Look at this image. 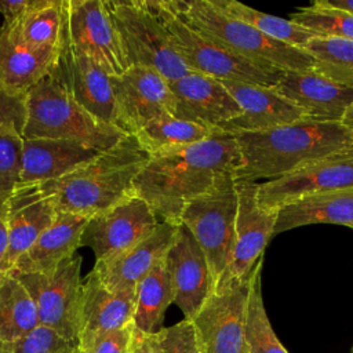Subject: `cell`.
I'll use <instances>...</instances> for the list:
<instances>
[{
  "mask_svg": "<svg viewBox=\"0 0 353 353\" xmlns=\"http://www.w3.org/2000/svg\"><path fill=\"white\" fill-rule=\"evenodd\" d=\"M241 165L233 134L214 130L204 141L150 154L134 182L143 199L163 222L181 225L185 205L208 192L226 174Z\"/></svg>",
  "mask_w": 353,
  "mask_h": 353,
  "instance_id": "1",
  "label": "cell"
},
{
  "mask_svg": "<svg viewBox=\"0 0 353 353\" xmlns=\"http://www.w3.org/2000/svg\"><path fill=\"white\" fill-rule=\"evenodd\" d=\"M234 137L241 154V165L233 174L236 182L270 181L307 164L353 153V132L342 123L303 119Z\"/></svg>",
  "mask_w": 353,
  "mask_h": 353,
  "instance_id": "2",
  "label": "cell"
},
{
  "mask_svg": "<svg viewBox=\"0 0 353 353\" xmlns=\"http://www.w3.org/2000/svg\"><path fill=\"white\" fill-rule=\"evenodd\" d=\"M150 154L132 134L43 189L52 196L58 211L91 218L135 196L134 182Z\"/></svg>",
  "mask_w": 353,
  "mask_h": 353,
  "instance_id": "3",
  "label": "cell"
},
{
  "mask_svg": "<svg viewBox=\"0 0 353 353\" xmlns=\"http://www.w3.org/2000/svg\"><path fill=\"white\" fill-rule=\"evenodd\" d=\"M172 1L175 14L192 29L252 63L284 72L314 69L316 61L306 50L261 33L251 25L223 14L210 0Z\"/></svg>",
  "mask_w": 353,
  "mask_h": 353,
  "instance_id": "4",
  "label": "cell"
},
{
  "mask_svg": "<svg viewBox=\"0 0 353 353\" xmlns=\"http://www.w3.org/2000/svg\"><path fill=\"white\" fill-rule=\"evenodd\" d=\"M125 135L85 110L50 73L28 91L25 139H69L103 152Z\"/></svg>",
  "mask_w": 353,
  "mask_h": 353,
  "instance_id": "5",
  "label": "cell"
},
{
  "mask_svg": "<svg viewBox=\"0 0 353 353\" xmlns=\"http://www.w3.org/2000/svg\"><path fill=\"white\" fill-rule=\"evenodd\" d=\"M236 214V181L233 174H226L208 192L190 200L181 215V225L193 234L207 258L212 292L230 284Z\"/></svg>",
  "mask_w": 353,
  "mask_h": 353,
  "instance_id": "6",
  "label": "cell"
},
{
  "mask_svg": "<svg viewBox=\"0 0 353 353\" xmlns=\"http://www.w3.org/2000/svg\"><path fill=\"white\" fill-rule=\"evenodd\" d=\"M142 3L164 23L172 47L193 73L218 80H232L266 87H276L285 73L276 68H265L252 63L200 34L175 14L172 0H142Z\"/></svg>",
  "mask_w": 353,
  "mask_h": 353,
  "instance_id": "7",
  "label": "cell"
},
{
  "mask_svg": "<svg viewBox=\"0 0 353 353\" xmlns=\"http://www.w3.org/2000/svg\"><path fill=\"white\" fill-rule=\"evenodd\" d=\"M130 66H146L170 83L193 73L172 47L164 23L142 0L106 1Z\"/></svg>",
  "mask_w": 353,
  "mask_h": 353,
  "instance_id": "8",
  "label": "cell"
},
{
  "mask_svg": "<svg viewBox=\"0 0 353 353\" xmlns=\"http://www.w3.org/2000/svg\"><path fill=\"white\" fill-rule=\"evenodd\" d=\"M81 256H72L46 272L12 273L33 298L40 325L77 343L81 294Z\"/></svg>",
  "mask_w": 353,
  "mask_h": 353,
  "instance_id": "9",
  "label": "cell"
},
{
  "mask_svg": "<svg viewBox=\"0 0 353 353\" xmlns=\"http://www.w3.org/2000/svg\"><path fill=\"white\" fill-rule=\"evenodd\" d=\"M63 34L110 76L130 68L106 1L63 0Z\"/></svg>",
  "mask_w": 353,
  "mask_h": 353,
  "instance_id": "10",
  "label": "cell"
},
{
  "mask_svg": "<svg viewBox=\"0 0 353 353\" xmlns=\"http://www.w3.org/2000/svg\"><path fill=\"white\" fill-rule=\"evenodd\" d=\"M250 277L212 292L197 314L189 320L201 353H248L245 313Z\"/></svg>",
  "mask_w": 353,
  "mask_h": 353,
  "instance_id": "11",
  "label": "cell"
},
{
  "mask_svg": "<svg viewBox=\"0 0 353 353\" xmlns=\"http://www.w3.org/2000/svg\"><path fill=\"white\" fill-rule=\"evenodd\" d=\"M159 222L149 204L135 194L88 218L81 245L91 248L97 261H106L138 244Z\"/></svg>",
  "mask_w": 353,
  "mask_h": 353,
  "instance_id": "12",
  "label": "cell"
},
{
  "mask_svg": "<svg viewBox=\"0 0 353 353\" xmlns=\"http://www.w3.org/2000/svg\"><path fill=\"white\" fill-rule=\"evenodd\" d=\"M119 125L127 134H135L146 123L174 114L175 98L170 81L156 70L132 65L119 76H110Z\"/></svg>",
  "mask_w": 353,
  "mask_h": 353,
  "instance_id": "13",
  "label": "cell"
},
{
  "mask_svg": "<svg viewBox=\"0 0 353 353\" xmlns=\"http://www.w3.org/2000/svg\"><path fill=\"white\" fill-rule=\"evenodd\" d=\"M50 74L91 114L108 124L120 127L110 74L95 61L77 51L63 30Z\"/></svg>",
  "mask_w": 353,
  "mask_h": 353,
  "instance_id": "14",
  "label": "cell"
},
{
  "mask_svg": "<svg viewBox=\"0 0 353 353\" xmlns=\"http://www.w3.org/2000/svg\"><path fill=\"white\" fill-rule=\"evenodd\" d=\"M350 188H353V153H346L259 183L258 203L262 208L279 210L310 194Z\"/></svg>",
  "mask_w": 353,
  "mask_h": 353,
  "instance_id": "15",
  "label": "cell"
},
{
  "mask_svg": "<svg viewBox=\"0 0 353 353\" xmlns=\"http://www.w3.org/2000/svg\"><path fill=\"white\" fill-rule=\"evenodd\" d=\"M58 208L41 183H18L6 199L8 247L4 273L12 272L19 256L55 222Z\"/></svg>",
  "mask_w": 353,
  "mask_h": 353,
  "instance_id": "16",
  "label": "cell"
},
{
  "mask_svg": "<svg viewBox=\"0 0 353 353\" xmlns=\"http://www.w3.org/2000/svg\"><path fill=\"white\" fill-rule=\"evenodd\" d=\"M258 182H236V240L230 268V283L245 280L276 234L279 210L262 208L258 203Z\"/></svg>",
  "mask_w": 353,
  "mask_h": 353,
  "instance_id": "17",
  "label": "cell"
},
{
  "mask_svg": "<svg viewBox=\"0 0 353 353\" xmlns=\"http://www.w3.org/2000/svg\"><path fill=\"white\" fill-rule=\"evenodd\" d=\"M234 98L241 113L218 130L229 134L259 132L307 119L291 101L284 98L274 87L221 80Z\"/></svg>",
  "mask_w": 353,
  "mask_h": 353,
  "instance_id": "18",
  "label": "cell"
},
{
  "mask_svg": "<svg viewBox=\"0 0 353 353\" xmlns=\"http://www.w3.org/2000/svg\"><path fill=\"white\" fill-rule=\"evenodd\" d=\"M165 263L172 281L174 303L186 320H192L212 294V279L203 250L183 225L178 228Z\"/></svg>",
  "mask_w": 353,
  "mask_h": 353,
  "instance_id": "19",
  "label": "cell"
},
{
  "mask_svg": "<svg viewBox=\"0 0 353 353\" xmlns=\"http://www.w3.org/2000/svg\"><path fill=\"white\" fill-rule=\"evenodd\" d=\"M179 225L163 222L153 232L127 251L106 259L95 261L92 272L112 291L135 292L139 281L165 256Z\"/></svg>",
  "mask_w": 353,
  "mask_h": 353,
  "instance_id": "20",
  "label": "cell"
},
{
  "mask_svg": "<svg viewBox=\"0 0 353 353\" xmlns=\"http://www.w3.org/2000/svg\"><path fill=\"white\" fill-rule=\"evenodd\" d=\"M174 116L218 130L241 113L240 106L221 80L200 73H189L172 83Z\"/></svg>",
  "mask_w": 353,
  "mask_h": 353,
  "instance_id": "21",
  "label": "cell"
},
{
  "mask_svg": "<svg viewBox=\"0 0 353 353\" xmlns=\"http://www.w3.org/2000/svg\"><path fill=\"white\" fill-rule=\"evenodd\" d=\"M314 121L342 123L353 106V88L341 85L316 70H288L274 87Z\"/></svg>",
  "mask_w": 353,
  "mask_h": 353,
  "instance_id": "22",
  "label": "cell"
},
{
  "mask_svg": "<svg viewBox=\"0 0 353 353\" xmlns=\"http://www.w3.org/2000/svg\"><path fill=\"white\" fill-rule=\"evenodd\" d=\"M99 150L69 139L23 138L21 183L58 179L94 159Z\"/></svg>",
  "mask_w": 353,
  "mask_h": 353,
  "instance_id": "23",
  "label": "cell"
},
{
  "mask_svg": "<svg viewBox=\"0 0 353 353\" xmlns=\"http://www.w3.org/2000/svg\"><path fill=\"white\" fill-rule=\"evenodd\" d=\"M134 310L135 292L112 291L91 270L81 285L77 339L131 324Z\"/></svg>",
  "mask_w": 353,
  "mask_h": 353,
  "instance_id": "24",
  "label": "cell"
},
{
  "mask_svg": "<svg viewBox=\"0 0 353 353\" xmlns=\"http://www.w3.org/2000/svg\"><path fill=\"white\" fill-rule=\"evenodd\" d=\"M87 222V216L58 211L55 222L19 256L11 273L46 272L74 256Z\"/></svg>",
  "mask_w": 353,
  "mask_h": 353,
  "instance_id": "25",
  "label": "cell"
},
{
  "mask_svg": "<svg viewBox=\"0 0 353 353\" xmlns=\"http://www.w3.org/2000/svg\"><path fill=\"white\" fill-rule=\"evenodd\" d=\"M313 223H335L353 229V188L310 194L281 205L274 233Z\"/></svg>",
  "mask_w": 353,
  "mask_h": 353,
  "instance_id": "26",
  "label": "cell"
},
{
  "mask_svg": "<svg viewBox=\"0 0 353 353\" xmlns=\"http://www.w3.org/2000/svg\"><path fill=\"white\" fill-rule=\"evenodd\" d=\"M58 48H32L11 40L0 29V83L7 88L25 92L46 77Z\"/></svg>",
  "mask_w": 353,
  "mask_h": 353,
  "instance_id": "27",
  "label": "cell"
},
{
  "mask_svg": "<svg viewBox=\"0 0 353 353\" xmlns=\"http://www.w3.org/2000/svg\"><path fill=\"white\" fill-rule=\"evenodd\" d=\"M0 29L23 46L58 48L63 30V0H34L17 21Z\"/></svg>",
  "mask_w": 353,
  "mask_h": 353,
  "instance_id": "28",
  "label": "cell"
},
{
  "mask_svg": "<svg viewBox=\"0 0 353 353\" xmlns=\"http://www.w3.org/2000/svg\"><path fill=\"white\" fill-rule=\"evenodd\" d=\"M174 303V288L165 258L137 285L134 325L142 334H154L163 327L167 307Z\"/></svg>",
  "mask_w": 353,
  "mask_h": 353,
  "instance_id": "29",
  "label": "cell"
},
{
  "mask_svg": "<svg viewBox=\"0 0 353 353\" xmlns=\"http://www.w3.org/2000/svg\"><path fill=\"white\" fill-rule=\"evenodd\" d=\"M39 325L33 298L15 274H6L0 280V343L22 339Z\"/></svg>",
  "mask_w": 353,
  "mask_h": 353,
  "instance_id": "30",
  "label": "cell"
},
{
  "mask_svg": "<svg viewBox=\"0 0 353 353\" xmlns=\"http://www.w3.org/2000/svg\"><path fill=\"white\" fill-rule=\"evenodd\" d=\"M212 132L214 130L197 123L164 114L146 123L132 135L149 154H154L204 141Z\"/></svg>",
  "mask_w": 353,
  "mask_h": 353,
  "instance_id": "31",
  "label": "cell"
},
{
  "mask_svg": "<svg viewBox=\"0 0 353 353\" xmlns=\"http://www.w3.org/2000/svg\"><path fill=\"white\" fill-rule=\"evenodd\" d=\"M218 10L223 14L245 22L259 30L261 33L287 43L292 47L305 50L306 44L313 39L317 37L313 32L307 30L306 28L292 22L291 19H284L280 17H274L270 14H265L255 8H251L243 3L234 0H210Z\"/></svg>",
  "mask_w": 353,
  "mask_h": 353,
  "instance_id": "32",
  "label": "cell"
},
{
  "mask_svg": "<svg viewBox=\"0 0 353 353\" xmlns=\"http://www.w3.org/2000/svg\"><path fill=\"white\" fill-rule=\"evenodd\" d=\"M262 263L259 258L250 277L245 313V343L248 353H290L279 341L268 317L262 296Z\"/></svg>",
  "mask_w": 353,
  "mask_h": 353,
  "instance_id": "33",
  "label": "cell"
},
{
  "mask_svg": "<svg viewBox=\"0 0 353 353\" xmlns=\"http://www.w3.org/2000/svg\"><path fill=\"white\" fill-rule=\"evenodd\" d=\"M305 50L314 58L317 73L353 88V41L330 37H313Z\"/></svg>",
  "mask_w": 353,
  "mask_h": 353,
  "instance_id": "34",
  "label": "cell"
},
{
  "mask_svg": "<svg viewBox=\"0 0 353 353\" xmlns=\"http://www.w3.org/2000/svg\"><path fill=\"white\" fill-rule=\"evenodd\" d=\"M290 19L313 32L317 37L353 41V15L345 11L325 8L313 3L292 12Z\"/></svg>",
  "mask_w": 353,
  "mask_h": 353,
  "instance_id": "35",
  "label": "cell"
},
{
  "mask_svg": "<svg viewBox=\"0 0 353 353\" xmlns=\"http://www.w3.org/2000/svg\"><path fill=\"white\" fill-rule=\"evenodd\" d=\"M23 138L0 132V200H6L19 183L22 170Z\"/></svg>",
  "mask_w": 353,
  "mask_h": 353,
  "instance_id": "36",
  "label": "cell"
},
{
  "mask_svg": "<svg viewBox=\"0 0 353 353\" xmlns=\"http://www.w3.org/2000/svg\"><path fill=\"white\" fill-rule=\"evenodd\" d=\"M150 339L154 353H201L193 324L186 319L150 334Z\"/></svg>",
  "mask_w": 353,
  "mask_h": 353,
  "instance_id": "37",
  "label": "cell"
},
{
  "mask_svg": "<svg viewBox=\"0 0 353 353\" xmlns=\"http://www.w3.org/2000/svg\"><path fill=\"white\" fill-rule=\"evenodd\" d=\"M138 330L134 323L77 339V346L84 353H130L137 339Z\"/></svg>",
  "mask_w": 353,
  "mask_h": 353,
  "instance_id": "38",
  "label": "cell"
},
{
  "mask_svg": "<svg viewBox=\"0 0 353 353\" xmlns=\"http://www.w3.org/2000/svg\"><path fill=\"white\" fill-rule=\"evenodd\" d=\"M72 343L55 331L39 325L22 339L0 343V353H61Z\"/></svg>",
  "mask_w": 353,
  "mask_h": 353,
  "instance_id": "39",
  "label": "cell"
},
{
  "mask_svg": "<svg viewBox=\"0 0 353 353\" xmlns=\"http://www.w3.org/2000/svg\"><path fill=\"white\" fill-rule=\"evenodd\" d=\"M28 120V94L17 92L0 83V132L23 138Z\"/></svg>",
  "mask_w": 353,
  "mask_h": 353,
  "instance_id": "40",
  "label": "cell"
},
{
  "mask_svg": "<svg viewBox=\"0 0 353 353\" xmlns=\"http://www.w3.org/2000/svg\"><path fill=\"white\" fill-rule=\"evenodd\" d=\"M34 0H0V14L4 18L3 25H11L17 21L32 4Z\"/></svg>",
  "mask_w": 353,
  "mask_h": 353,
  "instance_id": "41",
  "label": "cell"
},
{
  "mask_svg": "<svg viewBox=\"0 0 353 353\" xmlns=\"http://www.w3.org/2000/svg\"><path fill=\"white\" fill-rule=\"evenodd\" d=\"M8 247V232L6 218V200H0V280L6 276L4 273V258Z\"/></svg>",
  "mask_w": 353,
  "mask_h": 353,
  "instance_id": "42",
  "label": "cell"
},
{
  "mask_svg": "<svg viewBox=\"0 0 353 353\" xmlns=\"http://www.w3.org/2000/svg\"><path fill=\"white\" fill-rule=\"evenodd\" d=\"M130 353H154L150 334H142L141 331H138L137 339Z\"/></svg>",
  "mask_w": 353,
  "mask_h": 353,
  "instance_id": "43",
  "label": "cell"
},
{
  "mask_svg": "<svg viewBox=\"0 0 353 353\" xmlns=\"http://www.w3.org/2000/svg\"><path fill=\"white\" fill-rule=\"evenodd\" d=\"M314 3L325 8H334L353 15V0H316Z\"/></svg>",
  "mask_w": 353,
  "mask_h": 353,
  "instance_id": "44",
  "label": "cell"
},
{
  "mask_svg": "<svg viewBox=\"0 0 353 353\" xmlns=\"http://www.w3.org/2000/svg\"><path fill=\"white\" fill-rule=\"evenodd\" d=\"M342 124L346 125L353 132V106L347 108V110L345 112V116L342 119Z\"/></svg>",
  "mask_w": 353,
  "mask_h": 353,
  "instance_id": "45",
  "label": "cell"
},
{
  "mask_svg": "<svg viewBox=\"0 0 353 353\" xmlns=\"http://www.w3.org/2000/svg\"><path fill=\"white\" fill-rule=\"evenodd\" d=\"M61 353H84L77 345H70L69 347H66L63 352H61Z\"/></svg>",
  "mask_w": 353,
  "mask_h": 353,
  "instance_id": "46",
  "label": "cell"
},
{
  "mask_svg": "<svg viewBox=\"0 0 353 353\" xmlns=\"http://www.w3.org/2000/svg\"><path fill=\"white\" fill-rule=\"evenodd\" d=\"M350 353H353V347H352V349H350Z\"/></svg>",
  "mask_w": 353,
  "mask_h": 353,
  "instance_id": "47",
  "label": "cell"
}]
</instances>
